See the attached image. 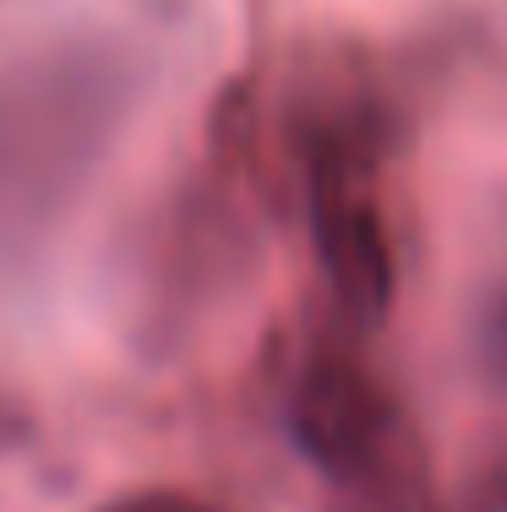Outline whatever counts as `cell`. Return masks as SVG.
<instances>
[{
	"label": "cell",
	"mask_w": 507,
	"mask_h": 512,
	"mask_svg": "<svg viewBox=\"0 0 507 512\" xmlns=\"http://www.w3.org/2000/svg\"><path fill=\"white\" fill-rule=\"evenodd\" d=\"M289 436L338 485H371L393 474L404 420L398 404L355 360H317L289 393Z\"/></svg>",
	"instance_id": "obj_1"
},
{
	"label": "cell",
	"mask_w": 507,
	"mask_h": 512,
	"mask_svg": "<svg viewBox=\"0 0 507 512\" xmlns=\"http://www.w3.org/2000/svg\"><path fill=\"white\" fill-rule=\"evenodd\" d=\"M311 240L328 278L333 300L360 327H377L393 306V246L388 224L377 213V197L366 186V169L349 153H317L311 169Z\"/></svg>",
	"instance_id": "obj_2"
},
{
	"label": "cell",
	"mask_w": 507,
	"mask_h": 512,
	"mask_svg": "<svg viewBox=\"0 0 507 512\" xmlns=\"http://www.w3.org/2000/svg\"><path fill=\"white\" fill-rule=\"evenodd\" d=\"M93 512H229V507L202 502V496H191V491H126V496H115V502H104Z\"/></svg>",
	"instance_id": "obj_3"
}]
</instances>
